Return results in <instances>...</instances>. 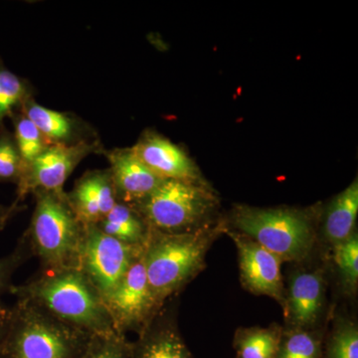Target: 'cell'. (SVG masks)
Segmentation results:
<instances>
[{"label":"cell","instance_id":"cell-1","mask_svg":"<svg viewBox=\"0 0 358 358\" xmlns=\"http://www.w3.org/2000/svg\"><path fill=\"white\" fill-rule=\"evenodd\" d=\"M9 293L90 336L117 333L102 294L79 268L41 270L22 285H13Z\"/></svg>","mask_w":358,"mask_h":358},{"label":"cell","instance_id":"cell-2","mask_svg":"<svg viewBox=\"0 0 358 358\" xmlns=\"http://www.w3.org/2000/svg\"><path fill=\"white\" fill-rule=\"evenodd\" d=\"M223 231V226L212 223L185 233L150 229L143 249V261L159 310L201 272L207 251Z\"/></svg>","mask_w":358,"mask_h":358},{"label":"cell","instance_id":"cell-3","mask_svg":"<svg viewBox=\"0 0 358 358\" xmlns=\"http://www.w3.org/2000/svg\"><path fill=\"white\" fill-rule=\"evenodd\" d=\"M0 358H81L92 336L26 299L11 306Z\"/></svg>","mask_w":358,"mask_h":358},{"label":"cell","instance_id":"cell-4","mask_svg":"<svg viewBox=\"0 0 358 358\" xmlns=\"http://www.w3.org/2000/svg\"><path fill=\"white\" fill-rule=\"evenodd\" d=\"M24 237L42 270L78 268L84 225L71 208L66 192L36 190Z\"/></svg>","mask_w":358,"mask_h":358},{"label":"cell","instance_id":"cell-5","mask_svg":"<svg viewBox=\"0 0 358 358\" xmlns=\"http://www.w3.org/2000/svg\"><path fill=\"white\" fill-rule=\"evenodd\" d=\"M217 199L203 182L164 179L145 199L131 204L150 229L185 233L211 224Z\"/></svg>","mask_w":358,"mask_h":358},{"label":"cell","instance_id":"cell-6","mask_svg":"<svg viewBox=\"0 0 358 358\" xmlns=\"http://www.w3.org/2000/svg\"><path fill=\"white\" fill-rule=\"evenodd\" d=\"M233 220L237 232L251 238L282 261L303 260L315 244V229L305 212L239 206Z\"/></svg>","mask_w":358,"mask_h":358},{"label":"cell","instance_id":"cell-7","mask_svg":"<svg viewBox=\"0 0 358 358\" xmlns=\"http://www.w3.org/2000/svg\"><path fill=\"white\" fill-rule=\"evenodd\" d=\"M143 249L105 234L96 224L84 225L78 268L103 299L121 281Z\"/></svg>","mask_w":358,"mask_h":358},{"label":"cell","instance_id":"cell-8","mask_svg":"<svg viewBox=\"0 0 358 358\" xmlns=\"http://www.w3.org/2000/svg\"><path fill=\"white\" fill-rule=\"evenodd\" d=\"M103 301L115 331L124 336L128 333L141 334L162 310L150 292L143 252Z\"/></svg>","mask_w":358,"mask_h":358},{"label":"cell","instance_id":"cell-9","mask_svg":"<svg viewBox=\"0 0 358 358\" xmlns=\"http://www.w3.org/2000/svg\"><path fill=\"white\" fill-rule=\"evenodd\" d=\"M105 147L101 140L80 143L73 147L51 145L23 169L17 183V196L11 205L14 213L21 201L36 190L64 192L71 173L90 155H103Z\"/></svg>","mask_w":358,"mask_h":358},{"label":"cell","instance_id":"cell-10","mask_svg":"<svg viewBox=\"0 0 358 358\" xmlns=\"http://www.w3.org/2000/svg\"><path fill=\"white\" fill-rule=\"evenodd\" d=\"M236 245L240 275L250 293L268 296L285 308L286 291L281 273L282 261L272 252L237 231H227Z\"/></svg>","mask_w":358,"mask_h":358},{"label":"cell","instance_id":"cell-11","mask_svg":"<svg viewBox=\"0 0 358 358\" xmlns=\"http://www.w3.org/2000/svg\"><path fill=\"white\" fill-rule=\"evenodd\" d=\"M131 150L159 178L203 182L196 164L185 150L162 134L145 131Z\"/></svg>","mask_w":358,"mask_h":358},{"label":"cell","instance_id":"cell-12","mask_svg":"<svg viewBox=\"0 0 358 358\" xmlns=\"http://www.w3.org/2000/svg\"><path fill=\"white\" fill-rule=\"evenodd\" d=\"M109 162V169L117 202L134 204L154 192L164 180L150 169L131 150L115 148L103 150Z\"/></svg>","mask_w":358,"mask_h":358},{"label":"cell","instance_id":"cell-13","mask_svg":"<svg viewBox=\"0 0 358 358\" xmlns=\"http://www.w3.org/2000/svg\"><path fill=\"white\" fill-rule=\"evenodd\" d=\"M66 196L83 225L101 222L117 202L109 167L85 173Z\"/></svg>","mask_w":358,"mask_h":358},{"label":"cell","instance_id":"cell-14","mask_svg":"<svg viewBox=\"0 0 358 358\" xmlns=\"http://www.w3.org/2000/svg\"><path fill=\"white\" fill-rule=\"evenodd\" d=\"M44 134L51 145L73 147L100 140L98 133L79 115L48 109L29 99L21 109Z\"/></svg>","mask_w":358,"mask_h":358},{"label":"cell","instance_id":"cell-15","mask_svg":"<svg viewBox=\"0 0 358 358\" xmlns=\"http://www.w3.org/2000/svg\"><path fill=\"white\" fill-rule=\"evenodd\" d=\"M324 300V281L319 272H298L289 280L286 292L285 313L293 329L315 327Z\"/></svg>","mask_w":358,"mask_h":358},{"label":"cell","instance_id":"cell-16","mask_svg":"<svg viewBox=\"0 0 358 358\" xmlns=\"http://www.w3.org/2000/svg\"><path fill=\"white\" fill-rule=\"evenodd\" d=\"M131 343V358H192L176 317L164 308Z\"/></svg>","mask_w":358,"mask_h":358},{"label":"cell","instance_id":"cell-17","mask_svg":"<svg viewBox=\"0 0 358 358\" xmlns=\"http://www.w3.org/2000/svg\"><path fill=\"white\" fill-rule=\"evenodd\" d=\"M358 215V181L350 183L339 193L327 208L324 232L327 241L333 246L345 241L355 233Z\"/></svg>","mask_w":358,"mask_h":358},{"label":"cell","instance_id":"cell-18","mask_svg":"<svg viewBox=\"0 0 358 358\" xmlns=\"http://www.w3.org/2000/svg\"><path fill=\"white\" fill-rule=\"evenodd\" d=\"M105 234L122 243L143 247L150 228L131 205L117 202L101 222L96 224Z\"/></svg>","mask_w":358,"mask_h":358},{"label":"cell","instance_id":"cell-19","mask_svg":"<svg viewBox=\"0 0 358 358\" xmlns=\"http://www.w3.org/2000/svg\"><path fill=\"white\" fill-rule=\"evenodd\" d=\"M282 336L281 327H247L237 329L234 350L238 358H275Z\"/></svg>","mask_w":358,"mask_h":358},{"label":"cell","instance_id":"cell-20","mask_svg":"<svg viewBox=\"0 0 358 358\" xmlns=\"http://www.w3.org/2000/svg\"><path fill=\"white\" fill-rule=\"evenodd\" d=\"M33 98V89L27 80L11 72L0 57V131L6 128L4 121L22 109Z\"/></svg>","mask_w":358,"mask_h":358},{"label":"cell","instance_id":"cell-21","mask_svg":"<svg viewBox=\"0 0 358 358\" xmlns=\"http://www.w3.org/2000/svg\"><path fill=\"white\" fill-rule=\"evenodd\" d=\"M10 119L13 122V134L24 169L51 145L38 127L22 110L11 115Z\"/></svg>","mask_w":358,"mask_h":358},{"label":"cell","instance_id":"cell-22","mask_svg":"<svg viewBox=\"0 0 358 358\" xmlns=\"http://www.w3.org/2000/svg\"><path fill=\"white\" fill-rule=\"evenodd\" d=\"M322 338L308 329L282 334L275 358H322Z\"/></svg>","mask_w":358,"mask_h":358},{"label":"cell","instance_id":"cell-23","mask_svg":"<svg viewBox=\"0 0 358 358\" xmlns=\"http://www.w3.org/2000/svg\"><path fill=\"white\" fill-rule=\"evenodd\" d=\"M334 259L345 288L355 291L358 282V237L355 232L345 241L334 245Z\"/></svg>","mask_w":358,"mask_h":358},{"label":"cell","instance_id":"cell-24","mask_svg":"<svg viewBox=\"0 0 358 358\" xmlns=\"http://www.w3.org/2000/svg\"><path fill=\"white\" fill-rule=\"evenodd\" d=\"M23 171V162L13 133L0 131V181L17 185Z\"/></svg>","mask_w":358,"mask_h":358},{"label":"cell","instance_id":"cell-25","mask_svg":"<svg viewBox=\"0 0 358 358\" xmlns=\"http://www.w3.org/2000/svg\"><path fill=\"white\" fill-rule=\"evenodd\" d=\"M322 358H358V331L352 322L336 327L327 341Z\"/></svg>","mask_w":358,"mask_h":358},{"label":"cell","instance_id":"cell-26","mask_svg":"<svg viewBox=\"0 0 358 358\" xmlns=\"http://www.w3.org/2000/svg\"><path fill=\"white\" fill-rule=\"evenodd\" d=\"M81 358H131V343L117 333L93 336Z\"/></svg>","mask_w":358,"mask_h":358},{"label":"cell","instance_id":"cell-27","mask_svg":"<svg viewBox=\"0 0 358 358\" xmlns=\"http://www.w3.org/2000/svg\"><path fill=\"white\" fill-rule=\"evenodd\" d=\"M32 257L29 244L22 235L11 253L0 258V301L13 288V278L16 271Z\"/></svg>","mask_w":358,"mask_h":358},{"label":"cell","instance_id":"cell-28","mask_svg":"<svg viewBox=\"0 0 358 358\" xmlns=\"http://www.w3.org/2000/svg\"><path fill=\"white\" fill-rule=\"evenodd\" d=\"M11 308L6 303L0 301V346L3 341L4 336L8 329L9 322H10Z\"/></svg>","mask_w":358,"mask_h":358},{"label":"cell","instance_id":"cell-29","mask_svg":"<svg viewBox=\"0 0 358 358\" xmlns=\"http://www.w3.org/2000/svg\"><path fill=\"white\" fill-rule=\"evenodd\" d=\"M13 209L10 206H6V205L0 204V230L6 225L9 219L13 215Z\"/></svg>","mask_w":358,"mask_h":358}]
</instances>
